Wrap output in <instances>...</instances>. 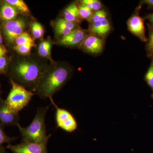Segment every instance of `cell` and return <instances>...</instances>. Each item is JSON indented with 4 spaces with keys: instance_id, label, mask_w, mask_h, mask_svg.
<instances>
[{
    "instance_id": "cell-1",
    "label": "cell",
    "mask_w": 153,
    "mask_h": 153,
    "mask_svg": "<svg viewBox=\"0 0 153 153\" xmlns=\"http://www.w3.org/2000/svg\"><path fill=\"white\" fill-rule=\"evenodd\" d=\"M71 68L64 63H51L42 75L37 90L40 98H52L68 82L71 74Z\"/></svg>"
},
{
    "instance_id": "cell-2",
    "label": "cell",
    "mask_w": 153,
    "mask_h": 153,
    "mask_svg": "<svg viewBox=\"0 0 153 153\" xmlns=\"http://www.w3.org/2000/svg\"><path fill=\"white\" fill-rule=\"evenodd\" d=\"M25 56L15 64L14 77L17 83L34 92L37 91L40 79L48 66L38 59Z\"/></svg>"
},
{
    "instance_id": "cell-3",
    "label": "cell",
    "mask_w": 153,
    "mask_h": 153,
    "mask_svg": "<svg viewBox=\"0 0 153 153\" xmlns=\"http://www.w3.org/2000/svg\"><path fill=\"white\" fill-rule=\"evenodd\" d=\"M49 106L37 108L36 116L30 125L23 127L20 124L17 126L22 137V142L48 143L51 134L47 135L45 118Z\"/></svg>"
},
{
    "instance_id": "cell-4",
    "label": "cell",
    "mask_w": 153,
    "mask_h": 153,
    "mask_svg": "<svg viewBox=\"0 0 153 153\" xmlns=\"http://www.w3.org/2000/svg\"><path fill=\"white\" fill-rule=\"evenodd\" d=\"M12 88L5 100L7 104L17 113L27 106L35 93L10 79Z\"/></svg>"
},
{
    "instance_id": "cell-5",
    "label": "cell",
    "mask_w": 153,
    "mask_h": 153,
    "mask_svg": "<svg viewBox=\"0 0 153 153\" xmlns=\"http://www.w3.org/2000/svg\"><path fill=\"white\" fill-rule=\"evenodd\" d=\"M49 99L56 109L55 121L57 127L67 132L71 133L75 131L77 128V123L74 116L67 110L57 106L53 98H50Z\"/></svg>"
},
{
    "instance_id": "cell-6",
    "label": "cell",
    "mask_w": 153,
    "mask_h": 153,
    "mask_svg": "<svg viewBox=\"0 0 153 153\" xmlns=\"http://www.w3.org/2000/svg\"><path fill=\"white\" fill-rule=\"evenodd\" d=\"M47 143L22 142L15 145L8 144L7 148L13 153H47Z\"/></svg>"
},
{
    "instance_id": "cell-7",
    "label": "cell",
    "mask_w": 153,
    "mask_h": 153,
    "mask_svg": "<svg viewBox=\"0 0 153 153\" xmlns=\"http://www.w3.org/2000/svg\"><path fill=\"white\" fill-rule=\"evenodd\" d=\"M104 45V39L88 33L79 47L84 52L91 55H97L102 52Z\"/></svg>"
},
{
    "instance_id": "cell-8",
    "label": "cell",
    "mask_w": 153,
    "mask_h": 153,
    "mask_svg": "<svg viewBox=\"0 0 153 153\" xmlns=\"http://www.w3.org/2000/svg\"><path fill=\"white\" fill-rule=\"evenodd\" d=\"M26 27V22L21 18L7 22L4 27L6 39L10 43L15 42L16 39L24 33Z\"/></svg>"
},
{
    "instance_id": "cell-9",
    "label": "cell",
    "mask_w": 153,
    "mask_h": 153,
    "mask_svg": "<svg viewBox=\"0 0 153 153\" xmlns=\"http://www.w3.org/2000/svg\"><path fill=\"white\" fill-rule=\"evenodd\" d=\"M138 8L131 16L127 22L128 29L129 31L136 36L143 42H147L144 24L143 19L139 16Z\"/></svg>"
},
{
    "instance_id": "cell-10",
    "label": "cell",
    "mask_w": 153,
    "mask_h": 153,
    "mask_svg": "<svg viewBox=\"0 0 153 153\" xmlns=\"http://www.w3.org/2000/svg\"><path fill=\"white\" fill-rule=\"evenodd\" d=\"M19 113L13 110L5 100H0V124L4 126H17L19 124Z\"/></svg>"
},
{
    "instance_id": "cell-11",
    "label": "cell",
    "mask_w": 153,
    "mask_h": 153,
    "mask_svg": "<svg viewBox=\"0 0 153 153\" xmlns=\"http://www.w3.org/2000/svg\"><path fill=\"white\" fill-rule=\"evenodd\" d=\"M88 34L87 30L79 28L73 30L67 36L62 37L58 41V44L66 47L79 46Z\"/></svg>"
},
{
    "instance_id": "cell-12",
    "label": "cell",
    "mask_w": 153,
    "mask_h": 153,
    "mask_svg": "<svg viewBox=\"0 0 153 153\" xmlns=\"http://www.w3.org/2000/svg\"><path fill=\"white\" fill-rule=\"evenodd\" d=\"M111 30L109 20L106 19L102 22L89 24L88 32L105 39Z\"/></svg>"
},
{
    "instance_id": "cell-13",
    "label": "cell",
    "mask_w": 153,
    "mask_h": 153,
    "mask_svg": "<svg viewBox=\"0 0 153 153\" xmlns=\"http://www.w3.org/2000/svg\"><path fill=\"white\" fill-rule=\"evenodd\" d=\"M19 14L18 10L6 1L0 8V18L7 22L15 20Z\"/></svg>"
},
{
    "instance_id": "cell-14",
    "label": "cell",
    "mask_w": 153,
    "mask_h": 153,
    "mask_svg": "<svg viewBox=\"0 0 153 153\" xmlns=\"http://www.w3.org/2000/svg\"><path fill=\"white\" fill-rule=\"evenodd\" d=\"M63 16L64 19L76 24H79L82 21L79 16L78 6L76 3H72L65 9Z\"/></svg>"
},
{
    "instance_id": "cell-15",
    "label": "cell",
    "mask_w": 153,
    "mask_h": 153,
    "mask_svg": "<svg viewBox=\"0 0 153 153\" xmlns=\"http://www.w3.org/2000/svg\"><path fill=\"white\" fill-rule=\"evenodd\" d=\"M52 43L49 40L42 41L39 44L38 47V54L40 56L50 60L51 63L54 62L51 56Z\"/></svg>"
},
{
    "instance_id": "cell-16",
    "label": "cell",
    "mask_w": 153,
    "mask_h": 153,
    "mask_svg": "<svg viewBox=\"0 0 153 153\" xmlns=\"http://www.w3.org/2000/svg\"><path fill=\"white\" fill-rule=\"evenodd\" d=\"M6 1L22 13L27 14L30 13L28 6L23 0H6Z\"/></svg>"
},
{
    "instance_id": "cell-17",
    "label": "cell",
    "mask_w": 153,
    "mask_h": 153,
    "mask_svg": "<svg viewBox=\"0 0 153 153\" xmlns=\"http://www.w3.org/2000/svg\"><path fill=\"white\" fill-rule=\"evenodd\" d=\"M36 47L35 42L27 43L21 45H16L13 47L15 51L23 56H27L30 55L33 47Z\"/></svg>"
},
{
    "instance_id": "cell-18",
    "label": "cell",
    "mask_w": 153,
    "mask_h": 153,
    "mask_svg": "<svg viewBox=\"0 0 153 153\" xmlns=\"http://www.w3.org/2000/svg\"><path fill=\"white\" fill-rule=\"evenodd\" d=\"M79 3L86 6L93 12L102 9V4L98 0H82L79 1Z\"/></svg>"
},
{
    "instance_id": "cell-19",
    "label": "cell",
    "mask_w": 153,
    "mask_h": 153,
    "mask_svg": "<svg viewBox=\"0 0 153 153\" xmlns=\"http://www.w3.org/2000/svg\"><path fill=\"white\" fill-rule=\"evenodd\" d=\"M77 6L79 10V16L81 19L82 20H86L88 22L93 15V11H91L86 6L80 3H79V5L77 4Z\"/></svg>"
},
{
    "instance_id": "cell-20",
    "label": "cell",
    "mask_w": 153,
    "mask_h": 153,
    "mask_svg": "<svg viewBox=\"0 0 153 153\" xmlns=\"http://www.w3.org/2000/svg\"><path fill=\"white\" fill-rule=\"evenodd\" d=\"M33 37L36 39H40L44 36V30L42 25L38 22H34L31 27Z\"/></svg>"
},
{
    "instance_id": "cell-21",
    "label": "cell",
    "mask_w": 153,
    "mask_h": 153,
    "mask_svg": "<svg viewBox=\"0 0 153 153\" xmlns=\"http://www.w3.org/2000/svg\"><path fill=\"white\" fill-rule=\"evenodd\" d=\"M107 18V13L106 11L102 9L100 10L94 12L92 16L88 21L89 24L102 22L106 20Z\"/></svg>"
},
{
    "instance_id": "cell-22",
    "label": "cell",
    "mask_w": 153,
    "mask_h": 153,
    "mask_svg": "<svg viewBox=\"0 0 153 153\" xmlns=\"http://www.w3.org/2000/svg\"><path fill=\"white\" fill-rule=\"evenodd\" d=\"M34 40L28 33L24 32L16 39L15 41L16 45H21L27 43H33Z\"/></svg>"
},
{
    "instance_id": "cell-23",
    "label": "cell",
    "mask_w": 153,
    "mask_h": 153,
    "mask_svg": "<svg viewBox=\"0 0 153 153\" xmlns=\"http://www.w3.org/2000/svg\"><path fill=\"white\" fill-rule=\"evenodd\" d=\"M4 126L0 124V147L5 143H10L16 139V137H9L6 134L4 130Z\"/></svg>"
},
{
    "instance_id": "cell-24",
    "label": "cell",
    "mask_w": 153,
    "mask_h": 153,
    "mask_svg": "<svg viewBox=\"0 0 153 153\" xmlns=\"http://www.w3.org/2000/svg\"><path fill=\"white\" fill-rule=\"evenodd\" d=\"M54 27H55V33H57V35L62 36V37L67 36L73 31L68 28L64 27L63 25L57 24L56 22L55 23Z\"/></svg>"
},
{
    "instance_id": "cell-25",
    "label": "cell",
    "mask_w": 153,
    "mask_h": 153,
    "mask_svg": "<svg viewBox=\"0 0 153 153\" xmlns=\"http://www.w3.org/2000/svg\"><path fill=\"white\" fill-rule=\"evenodd\" d=\"M55 22L57 23V24L63 25L64 27L68 28V29L72 30V31L79 28V24L74 23V22H69V21H67V20L64 19H58Z\"/></svg>"
},
{
    "instance_id": "cell-26",
    "label": "cell",
    "mask_w": 153,
    "mask_h": 153,
    "mask_svg": "<svg viewBox=\"0 0 153 153\" xmlns=\"http://www.w3.org/2000/svg\"><path fill=\"white\" fill-rule=\"evenodd\" d=\"M145 79L148 85L153 90V59L145 74Z\"/></svg>"
},
{
    "instance_id": "cell-27",
    "label": "cell",
    "mask_w": 153,
    "mask_h": 153,
    "mask_svg": "<svg viewBox=\"0 0 153 153\" xmlns=\"http://www.w3.org/2000/svg\"><path fill=\"white\" fill-rule=\"evenodd\" d=\"M147 42V43L146 46L147 52L149 56L153 58V29L150 30L149 38Z\"/></svg>"
},
{
    "instance_id": "cell-28",
    "label": "cell",
    "mask_w": 153,
    "mask_h": 153,
    "mask_svg": "<svg viewBox=\"0 0 153 153\" xmlns=\"http://www.w3.org/2000/svg\"><path fill=\"white\" fill-rule=\"evenodd\" d=\"M8 64L7 60L5 57L0 59V71L3 72Z\"/></svg>"
},
{
    "instance_id": "cell-29",
    "label": "cell",
    "mask_w": 153,
    "mask_h": 153,
    "mask_svg": "<svg viewBox=\"0 0 153 153\" xmlns=\"http://www.w3.org/2000/svg\"><path fill=\"white\" fill-rule=\"evenodd\" d=\"M7 52V48L4 45H0V59L4 57Z\"/></svg>"
},
{
    "instance_id": "cell-30",
    "label": "cell",
    "mask_w": 153,
    "mask_h": 153,
    "mask_svg": "<svg viewBox=\"0 0 153 153\" xmlns=\"http://www.w3.org/2000/svg\"><path fill=\"white\" fill-rule=\"evenodd\" d=\"M141 3L143 4H145L148 6L149 8H153V0H144L142 1Z\"/></svg>"
},
{
    "instance_id": "cell-31",
    "label": "cell",
    "mask_w": 153,
    "mask_h": 153,
    "mask_svg": "<svg viewBox=\"0 0 153 153\" xmlns=\"http://www.w3.org/2000/svg\"><path fill=\"white\" fill-rule=\"evenodd\" d=\"M147 19L149 20L150 22L153 26V13L149 14L147 16Z\"/></svg>"
},
{
    "instance_id": "cell-32",
    "label": "cell",
    "mask_w": 153,
    "mask_h": 153,
    "mask_svg": "<svg viewBox=\"0 0 153 153\" xmlns=\"http://www.w3.org/2000/svg\"><path fill=\"white\" fill-rule=\"evenodd\" d=\"M0 153H7L6 152L5 149L3 146L0 147Z\"/></svg>"
},
{
    "instance_id": "cell-33",
    "label": "cell",
    "mask_w": 153,
    "mask_h": 153,
    "mask_svg": "<svg viewBox=\"0 0 153 153\" xmlns=\"http://www.w3.org/2000/svg\"><path fill=\"white\" fill-rule=\"evenodd\" d=\"M3 43V38L2 37L1 34V30H0V45Z\"/></svg>"
},
{
    "instance_id": "cell-34",
    "label": "cell",
    "mask_w": 153,
    "mask_h": 153,
    "mask_svg": "<svg viewBox=\"0 0 153 153\" xmlns=\"http://www.w3.org/2000/svg\"><path fill=\"white\" fill-rule=\"evenodd\" d=\"M3 73L2 72H1V71H0V74H1V73Z\"/></svg>"
},
{
    "instance_id": "cell-35",
    "label": "cell",
    "mask_w": 153,
    "mask_h": 153,
    "mask_svg": "<svg viewBox=\"0 0 153 153\" xmlns=\"http://www.w3.org/2000/svg\"><path fill=\"white\" fill-rule=\"evenodd\" d=\"M152 98L153 99V94H152Z\"/></svg>"
},
{
    "instance_id": "cell-36",
    "label": "cell",
    "mask_w": 153,
    "mask_h": 153,
    "mask_svg": "<svg viewBox=\"0 0 153 153\" xmlns=\"http://www.w3.org/2000/svg\"><path fill=\"white\" fill-rule=\"evenodd\" d=\"M1 97H0V100H1Z\"/></svg>"
}]
</instances>
